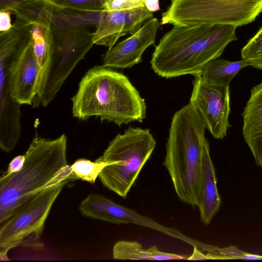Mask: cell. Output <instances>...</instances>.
<instances>
[{"mask_svg":"<svg viewBox=\"0 0 262 262\" xmlns=\"http://www.w3.org/2000/svg\"><path fill=\"white\" fill-rule=\"evenodd\" d=\"M71 181L64 180L40 191L1 224V250L19 246L41 249L40 238L46 220L63 188Z\"/></svg>","mask_w":262,"mask_h":262,"instance_id":"8","label":"cell"},{"mask_svg":"<svg viewBox=\"0 0 262 262\" xmlns=\"http://www.w3.org/2000/svg\"><path fill=\"white\" fill-rule=\"evenodd\" d=\"M237 27L228 24L173 26L156 47L151 69L166 78L200 74L208 62L220 57L226 46L237 40Z\"/></svg>","mask_w":262,"mask_h":262,"instance_id":"2","label":"cell"},{"mask_svg":"<svg viewBox=\"0 0 262 262\" xmlns=\"http://www.w3.org/2000/svg\"><path fill=\"white\" fill-rule=\"evenodd\" d=\"M159 26L157 18L149 19L134 34L108 50L102 55V66L123 69L140 62L145 50L155 44Z\"/></svg>","mask_w":262,"mask_h":262,"instance_id":"12","label":"cell"},{"mask_svg":"<svg viewBox=\"0 0 262 262\" xmlns=\"http://www.w3.org/2000/svg\"><path fill=\"white\" fill-rule=\"evenodd\" d=\"M56 6L70 7L85 10H104L105 0H47Z\"/></svg>","mask_w":262,"mask_h":262,"instance_id":"24","label":"cell"},{"mask_svg":"<svg viewBox=\"0 0 262 262\" xmlns=\"http://www.w3.org/2000/svg\"><path fill=\"white\" fill-rule=\"evenodd\" d=\"M71 100L73 117L82 120L96 116L120 126L146 117L145 99L128 78L103 66L85 73Z\"/></svg>","mask_w":262,"mask_h":262,"instance_id":"3","label":"cell"},{"mask_svg":"<svg viewBox=\"0 0 262 262\" xmlns=\"http://www.w3.org/2000/svg\"><path fill=\"white\" fill-rule=\"evenodd\" d=\"M107 165L105 162H92L85 159H79L71 165L73 174L78 180L86 181L91 184L95 183L97 178L104 167Z\"/></svg>","mask_w":262,"mask_h":262,"instance_id":"21","label":"cell"},{"mask_svg":"<svg viewBox=\"0 0 262 262\" xmlns=\"http://www.w3.org/2000/svg\"><path fill=\"white\" fill-rule=\"evenodd\" d=\"M113 256L118 260H164L187 259L185 256L160 251L156 246L143 249L137 242L120 241L113 247Z\"/></svg>","mask_w":262,"mask_h":262,"instance_id":"17","label":"cell"},{"mask_svg":"<svg viewBox=\"0 0 262 262\" xmlns=\"http://www.w3.org/2000/svg\"><path fill=\"white\" fill-rule=\"evenodd\" d=\"M262 12V0H171L161 23L177 26L228 24L239 27Z\"/></svg>","mask_w":262,"mask_h":262,"instance_id":"7","label":"cell"},{"mask_svg":"<svg viewBox=\"0 0 262 262\" xmlns=\"http://www.w3.org/2000/svg\"><path fill=\"white\" fill-rule=\"evenodd\" d=\"M156 145L147 128L130 126L123 134H118L95 160L107 163L98 177L102 184L125 198Z\"/></svg>","mask_w":262,"mask_h":262,"instance_id":"5","label":"cell"},{"mask_svg":"<svg viewBox=\"0 0 262 262\" xmlns=\"http://www.w3.org/2000/svg\"><path fill=\"white\" fill-rule=\"evenodd\" d=\"M79 210L80 213L86 217L117 224H136L182 241L186 238V236L179 230L160 224L151 219L117 204L99 194L92 193L88 195L81 201Z\"/></svg>","mask_w":262,"mask_h":262,"instance_id":"10","label":"cell"},{"mask_svg":"<svg viewBox=\"0 0 262 262\" xmlns=\"http://www.w3.org/2000/svg\"><path fill=\"white\" fill-rule=\"evenodd\" d=\"M25 160L24 155H19L15 157L9 163L7 170L3 173L6 175L20 170L23 167Z\"/></svg>","mask_w":262,"mask_h":262,"instance_id":"26","label":"cell"},{"mask_svg":"<svg viewBox=\"0 0 262 262\" xmlns=\"http://www.w3.org/2000/svg\"><path fill=\"white\" fill-rule=\"evenodd\" d=\"M216 184L215 170L210 155L209 144L205 139L197 207L199 209L201 220L206 225L210 223L221 205V199Z\"/></svg>","mask_w":262,"mask_h":262,"instance_id":"15","label":"cell"},{"mask_svg":"<svg viewBox=\"0 0 262 262\" xmlns=\"http://www.w3.org/2000/svg\"><path fill=\"white\" fill-rule=\"evenodd\" d=\"M152 16V12L145 6L127 10H103L94 32V44L111 49L120 37L134 34L140 29L143 21Z\"/></svg>","mask_w":262,"mask_h":262,"instance_id":"11","label":"cell"},{"mask_svg":"<svg viewBox=\"0 0 262 262\" xmlns=\"http://www.w3.org/2000/svg\"><path fill=\"white\" fill-rule=\"evenodd\" d=\"M47 0H30L15 6L11 11L16 16L31 24H40L50 27L45 15Z\"/></svg>","mask_w":262,"mask_h":262,"instance_id":"20","label":"cell"},{"mask_svg":"<svg viewBox=\"0 0 262 262\" xmlns=\"http://www.w3.org/2000/svg\"><path fill=\"white\" fill-rule=\"evenodd\" d=\"M189 102L196 108L206 129L215 139H222L226 136L227 129L231 127L229 87L210 84L199 74L196 75Z\"/></svg>","mask_w":262,"mask_h":262,"instance_id":"9","label":"cell"},{"mask_svg":"<svg viewBox=\"0 0 262 262\" xmlns=\"http://www.w3.org/2000/svg\"><path fill=\"white\" fill-rule=\"evenodd\" d=\"M205 259L262 260V255L245 252L236 246L231 245L224 248L214 246L210 253L205 254Z\"/></svg>","mask_w":262,"mask_h":262,"instance_id":"23","label":"cell"},{"mask_svg":"<svg viewBox=\"0 0 262 262\" xmlns=\"http://www.w3.org/2000/svg\"><path fill=\"white\" fill-rule=\"evenodd\" d=\"M8 61L12 97L21 105H32L36 95L40 68L31 42L18 59Z\"/></svg>","mask_w":262,"mask_h":262,"instance_id":"13","label":"cell"},{"mask_svg":"<svg viewBox=\"0 0 262 262\" xmlns=\"http://www.w3.org/2000/svg\"><path fill=\"white\" fill-rule=\"evenodd\" d=\"M11 10L0 11V32L9 30L12 26L11 21Z\"/></svg>","mask_w":262,"mask_h":262,"instance_id":"27","label":"cell"},{"mask_svg":"<svg viewBox=\"0 0 262 262\" xmlns=\"http://www.w3.org/2000/svg\"><path fill=\"white\" fill-rule=\"evenodd\" d=\"M53 42V36L48 26L32 24L31 43L40 68V71L46 63Z\"/></svg>","mask_w":262,"mask_h":262,"instance_id":"19","label":"cell"},{"mask_svg":"<svg viewBox=\"0 0 262 262\" xmlns=\"http://www.w3.org/2000/svg\"><path fill=\"white\" fill-rule=\"evenodd\" d=\"M7 249H1L0 253L1 260H9V258L7 256V253L8 252Z\"/></svg>","mask_w":262,"mask_h":262,"instance_id":"30","label":"cell"},{"mask_svg":"<svg viewBox=\"0 0 262 262\" xmlns=\"http://www.w3.org/2000/svg\"><path fill=\"white\" fill-rule=\"evenodd\" d=\"M159 0H145L144 5L150 11L154 12L160 10Z\"/></svg>","mask_w":262,"mask_h":262,"instance_id":"29","label":"cell"},{"mask_svg":"<svg viewBox=\"0 0 262 262\" xmlns=\"http://www.w3.org/2000/svg\"><path fill=\"white\" fill-rule=\"evenodd\" d=\"M249 62L244 59L230 61L216 58L208 62L199 74L206 82L218 86L229 87L232 79Z\"/></svg>","mask_w":262,"mask_h":262,"instance_id":"18","label":"cell"},{"mask_svg":"<svg viewBox=\"0 0 262 262\" xmlns=\"http://www.w3.org/2000/svg\"><path fill=\"white\" fill-rule=\"evenodd\" d=\"M241 56L250 66L262 70V27L242 49Z\"/></svg>","mask_w":262,"mask_h":262,"instance_id":"22","label":"cell"},{"mask_svg":"<svg viewBox=\"0 0 262 262\" xmlns=\"http://www.w3.org/2000/svg\"><path fill=\"white\" fill-rule=\"evenodd\" d=\"M102 11H92L61 7L48 2L47 17L52 31L97 26Z\"/></svg>","mask_w":262,"mask_h":262,"instance_id":"16","label":"cell"},{"mask_svg":"<svg viewBox=\"0 0 262 262\" xmlns=\"http://www.w3.org/2000/svg\"><path fill=\"white\" fill-rule=\"evenodd\" d=\"M67 137H35L21 169L0 178V224L5 223L36 194L66 180H78L67 159Z\"/></svg>","mask_w":262,"mask_h":262,"instance_id":"1","label":"cell"},{"mask_svg":"<svg viewBox=\"0 0 262 262\" xmlns=\"http://www.w3.org/2000/svg\"><path fill=\"white\" fill-rule=\"evenodd\" d=\"M242 117L244 140L256 165L262 168V81L251 90Z\"/></svg>","mask_w":262,"mask_h":262,"instance_id":"14","label":"cell"},{"mask_svg":"<svg viewBox=\"0 0 262 262\" xmlns=\"http://www.w3.org/2000/svg\"><path fill=\"white\" fill-rule=\"evenodd\" d=\"M53 42L49 58L40 71L33 104L47 106L55 98L77 63L94 45V33L86 28L52 31Z\"/></svg>","mask_w":262,"mask_h":262,"instance_id":"6","label":"cell"},{"mask_svg":"<svg viewBox=\"0 0 262 262\" xmlns=\"http://www.w3.org/2000/svg\"><path fill=\"white\" fill-rule=\"evenodd\" d=\"M30 0H0V11L11 10L17 5Z\"/></svg>","mask_w":262,"mask_h":262,"instance_id":"28","label":"cell"},{"mask_svg":"<svg viewBox=\"0 0 262 262\" xmlns=\"http://www.w3.org/2000/svg\"><path fill=\"white\" fill-rule=\"evenodd\" d=\"M205 124L191 103L174 114L163 165L171 177L177 195L194 207L199 202Z\"/></svg>","mask_w":262,"mask_h":262,"instance_id":"4","label":"cell"},{"mask_svg":"<svg viewBox=\"0 0 262 262\" xmlns=\"http://www.w3.org/2000/svg\"><path fill=\"white\" fill-rule=\"evenodd\" d=\"M145 0H105L104 10L121 11L131 10L145 6Z\"/></svg>","mask_w":262,"mask_h":262,"instance_id":"25","label":"cell"}]
</instances>
